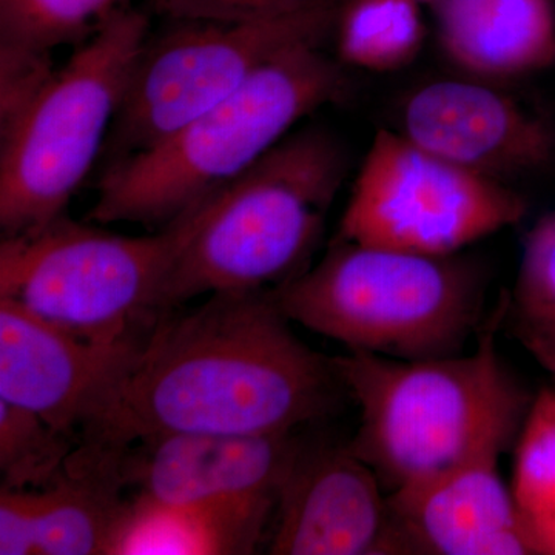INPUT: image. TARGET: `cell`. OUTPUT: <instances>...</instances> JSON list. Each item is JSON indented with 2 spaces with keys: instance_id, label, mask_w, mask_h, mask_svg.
<instances>
[{
  "instance_id": "1",
  "label": "cell",
  "mask_w": 555,
  "mask_h": 555,
  "mask_svg": "<svg viewBox=\"0 0 555 555\" xmlns=\"http://www.w3.org/2000/svg\"><path fill=\"white\" fill-rule=\"evenodd\" d=\"M272 291L210 295L153 323L83 429L124 449L177 433L286 434L331 414L345 389L332 358L291 328Z\"/></svg>"
},
{
  "instance_id": "2",
  "label": "cell",
  "mask_w": 555,
  "mask_h": 555,
  "mask_svg": "<svg viewBox=\"0 0 555 555\" xmlns=\"http://www.w3.org/2000/svg\"><path fill=\"white\" fill-rule=\"evenodd\" d=\"M509 309L486 321L473 353L393 360L349 352L332 358L360 408L349 448L377 474L387 494L466 460L503 454L520 434L532 398L496 349Z\"/></svg>"
},
{
  "instance_id": "3",
  "label": "cell",
  "mask_w": 555,
  "mask_h": 555,
  "mask_svg": "<svg viewBox=\"0 0 555 555\" xmlns=\"http://www.w3.org/2000/svg\"><path fill=\"white\" fill-rule=\"evenodd\" d=\"M323 49L286 51L155 147L101 169L90 221L167 225L238 178L299 120L345 96V72Z\"/></svg>"
},
{
  "instance_id": "4",
  "label": "cell",
  "mask_w": 555,
  "mask_h": 555,
  "mask_svg": "<svg viewBox=\"0 0 555 555\" xmlns=\"http://www.w3.org/2000/svg\"><path fill=\"white\" fill-rule=\"evenodd\" d=\"M347 169L345 145L326 129L281 139L211 196L199 229L160 284L156 315L201 295L268 291L297 276Z\"/></svg>"
},
{
  "instance_id": "5",
  "label": "cell",
  "mask_w": 555,
  "mask_h": 555,
  "mask_svg": "<svg viewBox=\"0 0 555 555\" xmlns=\"http://www.w3.org/2000/svg\"><path fill=\"white\" fill-rule=\"evenodd\" d=\"M272 294L292 323L393 360L462 353L483 313L473 262L345 240Z\"/></svg>"
},
{
  "instance_id": "6",
  "label": "cell",
  "mask_w": 555,
  "mask_h": 555,
  "mask_svg": "<svg viewBox=\"0 0 555 555\" xmlns=\"http://www.w3.org/2000/svg\"><path fill=\"white\" fill-rule=\"evenodd\" d=\"M149 14L127 5L80 43L27 115L0 137V229L28 235L65 215L118 113Z\"/></svg>"
},
{
  "instance_id": "7",
  "label": "cell",
  "mask_w": 555,
  "mask_h": 555,
  "mask_svg": "<svg viewBox=\"0 0 555 555\" xmlns=\"http://www.w3.org/2000/svg\"><path fill=\"white\" fill-rule=\"evenodd\" d=\"M210 198L152 236L118 235L62 215L38 232L2 238L0 297L93 341L134 338L139 324L155 323L160 284Z\"/></svg>"
},
{
  "instance_id": "8",
  "label": "cell",
  "mask_w": 555,
  "mask_h": 555,
  "mask_svg": "<svg viewBox=\"0 0 555 555\" xmlns=\"http://www.w3.org/2000/svg\"><path fill=\"white\" fill-rule=\"evenodd\" d=\"M343 0L258 22L167 21L145 39L101 155V169L155 147L228 100L259 68L334 36Z\"/></svg>"
},
{
  "instance_id": "9",
  "label": "cell",
  "mask_w": 555,
  "mask_h": 555,
  "mask_svg": "<svg viewBox=\"0 0 555 555\" xmlns=\"http://www.w3.org/2000/svg\"><path fill=\"white\" fill-rule=\"evenodd\" d=\"M505 182L438 158L400 131L372 141L339 225V240L449 257L525 218Z\"/></svg>"
},
{
  "instance_id": "10",
  "label": "cell",
  "mask_w": 555,
  "mask_h": 555,
  "mask_svg": "<svg viewBox=\"0 0 555 555\" xmlns=\"http://www.w3.org/2000/svg\"><path fill=\"white\" fill-rule=\"evenodd\" d=\"M275 516L270 554H408L386 489L349 444L302 441Z\"/></svg>"
},
{
  "instance_id": "11",
  "label": "cell",
  "mask_w": 555,
  "mask_h": 555,
  "mask_svg": "<svg viewBox=\"0 0 555 555\" xmlns=\"http://www.w3.org/2000/svg\"><path fill=\"white\" fill-rule=\"evenodd\" d=\"M141 341L79 337L0 297V400L73 436L100 412Z\"/></svg>"
},
{
  "instance_id": "12",
  "label": "cell",
  "mask_w": 555,
  "mask_h": 555,
  "mask_svg": "<svg viewBox=\"0 0 555 555\" xmlns=\"http://www.w3.org/2000/svg\"><path fill=\"white\" fill-rule=\"evenodd\" d=\"M400 133L438 158L500 182L545 169L555 156L550 120L477 78L437 80L409 94Z\"/></svg>"
},
{
  "instance_id": "13",
  "label": "cell",
  "mask_w": 555,
  "mask_h": 555,
  "mask_svg": "<svg viewBox=\"0 0 555 555\" xmlns=\"http://www.w3.org/2000/svg\"><path fill=\"white\" fill-rule=\"evenodd\" d=\"M301 438L286 434H164L120 449L119 476L170 503L280 495Z\"/></svg>"
},
{
  "instance_id": "14",
  "label": "cell",
  "mask_w": 555,
  "mask_h": 555,
  "mask_svg": "<svg viewBox=\"0 0 555 555\" xmlns=\"http://www.w3.org/2000/svg\"><path fill=\"white\" fill-rule=\"evenodd\" d=\"M499 459L476 456L387 494L408 554H537Z\"/></svg>"
},
{
  "instance_id": "15",
  "label": "cell",
  "mask_w": 555,
  "mask_h": 555,
  "mask_svg": "<svg viewBox=\"0 0 555 555\" xmlns=\"http://www.w3.org/2000/svg\"><path fill=\"white\" fill-rule=\"evenodd\" d=\"M438 42L473 78L505 80L555 65L553 0H434Z\"/></svg>"
},
{
  "instance_id": "16",
  "label": "cell",
  "mask_w": 555,
  "mask_h": 555,
  "mask_svg": "<svg viewBox=\"0 0 555 555\" xmlns=\"http://www.w3.org/2000/svg\"><path fill=\"white\" fill-rule=\"evenodd\" d=\"M276 496L170 503L138 494L118 518L107 555L254 554Z\"/></svg>"
},
{
  "instance_id": "17",
  "label": "cell",
  "mask_w": 555,
  "mask_h": 555,
  "mask_svg": "<svg viewBox=\"0 0 555 555\" xmlns=\"http://www.w3.org/2000/svg\"><path fill=\"white\" fill-rule=\"evenodd\" d=\"M416 0H343L335 40L339 60L369 72H392L418 56L426 28Z\"/></svg>"
},
{
  "instance_id": "18",
  "label": "cell",
  "mask_w": 555,
  "mask_h": 555,
  "mask_svg": "<svg viewBox=\"0 0 555 555\" xmlns=\"http://www.w3.org/2000/svg\"><path fill=\"white\" fill-rule=\"evenodd\" d=\"M514 500L537 554L555 555V390L532 401L517 437Z\"/></svg>"
},
{
  "instance_id": "19",
  "label": "cell",
  "mask_w": 555,
  "mask_h": 555,
  "mask_svg": "<svg viewBox=\"0 0 555 555\" xmlns=\"http://www.w3.org/2000/svg\"><path fill=\"white\" fill-rule=\"evenodd\" d=\"M129 0H0V43L51 51L90 39Z\"/></svg>"
},
{
  "instance_id": "20",
  "label": "cell",
  "mask_w": 555,
  "mask_h": 555,
  "mask_svg": "<svg viewBox=\"0 0 555 555\" xmlns=\"http://www.w3.org/2000/svg\"><path fill=\"white\" fill-rule=\"evenodd\" d=\"M73 451L69 434L28 409L0 400L3 488H47L64 473Z\"/></svg>"
},
{
  "instance_id": "21",
  "label": "cell",
  "mask_w": 555,
  "mask_h": 555,
  "mask_svg": "<svg viewBox=\"0 0 555 555\" xmlns=\"http://www.w3.org/2000/svg\"><path fill=\"white\" fill-rule=\"evenodd\" d=\"M514 306L518 318L555 320V208L526 235Z\"/></svg>"
},
{
  "instance_id": "22",
  "label": "cell",
  "mask_w": 555,
  "mask_h": 555,
  "mask_svg": "<svg viewBox=\"0 0 555 555\" xmlns=\"http://www.w3.org/2000/svg\"><path fill=\"white\" fill-rule=\"evenodd\" d=\"M57 69L51 51L0 43V137L27 115Z\"/></svg>"
},
{
  "instance_id": "23",
  "label": "cell",
  "mask_w": 555,
  "mask_h": 555,
  "mask_svg": "<svg viewBox=\"0 0 555 555\" xmlns=\"http://www.w3.org/2000/svg\"><path fill=\"white\" fill-rule=\"evenodd\" d=\"M321 0H145L150 13L166 21L243 24L295 13Z\"/></svg>"
},
{
  "instance_id": "24",
  "label": "cell",
  "mask_w": 555,
  "mask_h": 555,
  "mask_svg": "<svg viewBox=\"0 0 555 555\" xmlns=\"http://www.w3.org/2000/svg\"><path fill=\"white\" fill-rule=\"evenodd\" d=\"M36 489H0V554L36 555Z\"/></svg>"
},
{
  "instance_id": "25",
  "label": "cell",
  "mask_w": 555,
  "mask_h": 555,
  "mask_svg": "<svg viewBox=\"0 0 555 555\" xmlns=\"http://www.w3.org/2000/svg\"><path fill=\"white\" fill-rule=\"evenodd\" d=\"M516 332L529 352L555 379V320H526L517 317Z\"/></svg>"
},
{
  "instance_id": "26",
  "label": "cell",
  "mask_w": 555,
  "mask_h": 555,
  "mask_svg": "<svg viewBox=\"0 0 555 555\" xmlns=\"http://www.w3.org/2000/svg\"><path fill=\"white\" fill-rule=\"evenodd\" d=\"M416 2H418V3H429V5H430V3L434 2V0H416Z\"/></svg>"
}]
</instances>
